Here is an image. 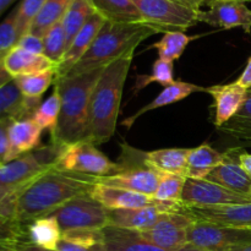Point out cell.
<instances>
[{
	"instance_id": "74e56055",
	"label": "cell",
	"mask_w": 251,
	"mask_h": 251,
	"mask_svg": "<svg viewBox=\"0 0 251 251\" xmlns=\"http://www.w3.org/2000/svg\"><path fill=\"white\" fill-rule=\"evenodd\" d=\"M17 5L7 14V16L0 22V55L6 54L16 47L19 42V29H17Z\"/></svg>"
},
{
	"instance_id": "d590c367",
	"label": "cell",
	"mask_w": 251,
	"mask_h": 251,
	"mask_svg": "<svg viewBox=\"0 0 251 251\" xmlns=\"http://www.w3.org/2000/svg\"><path fill=\"white\" fill-rule=\"evenodd\" d=\"M43 55H46L55 65H58L66 51L65 32H64L61 22L56 24L47 32L46 36L43 37Z\"/></svg>"
},
{
	"instance_id": "603a6c76",
	"label": "cell",
	"mask_w": 251,
	"mask_h": 251,
	"mask_svg": "<svg viewBox=\"0 0 251 251\" xmlns=\"http://www.w3.org/2000/svg\"><path fill=\"white\" fill-rule=\"evenodd\" d=\"M195 92H205V87L194 85V83L184 82V81L180 80L174 81L171 85L166 86V87L162 90V92L159 93L152 102L144 105L141 109L137 110V112L135 113V114H132L131 117L123 120L122 124L124 125V126H126L127 129H130L141 115L146 114V113L151 112V110L158 109V108L174 104V103L179 102V100H185V98H188L189 96L193 95V93Z\"/></svg>"
},
{
	"instance_id": "c3c4849f",
	"label": "cell",
	"mask_w": 251,
	"mask_h": 251,
	"mask_svg": "<svg viewBox=\"0 0 251 251\" xmlns=\"http://www.w3.org/2000/svg\"><path fill=\"white\" fill-rule=\"evenodd\" d=\"M14 80L4 66V59H0V90Z\"/></svg>"
},
{
	"instance_id": "e0dca14e",
	"label": "cell",
	"mask_w": 251,
	"mask_h": 251,
	"mask_svg": "<svg viewBox=\"0 0 251 251\" xmlns=\"http://www.w3.org/2000/svg\"><path fill=\"white\" fill-rule=\"evenodd\" d=\"M205 92L212 96L215 102V126L221 127L234 118L244 104L248 97V90L239 83H227L205 87Z\"/></svg>"
},
{
	"instance_id": "cb8c5ba5",
	"label": "cell",
	"mask_w": 251,
	"mask_h": 251,
	"mask_svg": "<svg viewBox=\"0 0 251 251\" xmlns=\"http://www.w3.org/2000/svg\"><path fill=\"white\" fill-rule=\"evenodd\" d=\"M4 66L12 78L56 69V65L43 54H33L14 47L4 58Z\"/></svg>"
},
{
	"instance_id": "e575fe53",
	"label": "cell",
	"mask_w": 251,
	"mask_h": 251,
	"mask_svg": "<svg viewBox=\"0 0 251 251\" xmlns=\"http://www.w3.org/2000/svg\"><path fill=\"white\" fill-rule=\"evenodd\" d=\"M186 179L188 178L181 176L162 174L153 198L158 201L167 202H181V195Z\"/></svg>"
},
{
	"instance_id": "4316f807",
	"label": "cell",
	"mask_w": 251,
	"mask_h": 251,
	"mask_svg": "<svg viewBox=\"0 0 251 251\" xmlns=\"http://www.w3.org/2000/svg\"><path fill=\"white\" fill-rule=\"evenodd\" d=\"M26 227L27 242L43 249L56 250V247L61 240L63 232L54 216L38 218Z\"/></svg>"
},
{
	"instance_id": "7a4b0ae2",
	"label": "cell",
	"mask_w": 251,
	"mask_h": 251,
	"mask_svg": "<svg viewBox=\"0 0 251 251\" xmlns=\"http://www.w3.org/2000/svg\"><path fill=\"white\" fill-rule=\"evenodd\" d=\"M104 68L55 78L54 85L60 93L61 107L55 132L50 136L51 144L64 147L88 139L91 95Z\"/></svg>"
},
{
	"instance_id": "680465c9",
	"label": "cell",
	"mask_w": 251,
	"mask_h": 251,
	"mask_svg": "<svg viewBox=\"0 0 251 251\" xmlns=\"http://www.w3.org/2000/svg\"><path fill=\"white\" fill-rule=\"evenodd\" d=\"M0 167H1V164H0Z\"/></svg>"
},
{
	"instance_id": "681fc988",
	"label": "cell",
	"mask_w": 251,
	"mask_h": 251,
	"mask_svg": "<svg viewBox=\"0 0 251 251\" xmlns=\"http://www.w3.org/2000/svg\"><path fill=\"white\" fill-rule=\"evenodd\" d=\"M174 1L179 2V4L184 5L191 10H195V11H201V6L203 5L202 0H174Z\"/></svg>"
},
{
	"instance_id": "8992f818",
	"label": "cell",
	"mask_w": 251,
	"mask_h": 251,
	"mask_svg": "<svg viewBox=\"0 0 251 251\" xmlns=\"http://www.w3.org/2000/svg\"><path fill=\"white\" fill-rule=\"evenodd\" d=\"M118 163L122 166L120 172L113 176H96L97 183L144 195H154L162 173L145 164L144 152L123 145V154Z\"/></svg>"
},
{
	"instance_id": "ac0fdd59",
	"label": "cell",
	"mask_w": 251,
	"mask_h": 251,
	"mask_svg": "<svg viewBox=\"0 0 251 251\" xmlns=\"http://www.w3.org/2000/svg\"><path fill=\"white\" fill-rule=\"evenodd\" d=\"M91 196L102 203L107 210H129V208L157 206L163 202L156 200L153 196L144 195L125 189L113 188L100 183L96 184Z\"/></svg>"
},
{
	"instance_id": "ffe728a7",
	"label": "cell",
	"mask_w": 251,
	"mask_h": 251,
	"mask_svg": "<svg viewBox=\"0 0 251 251\" xmlns=\"http://www.w3.org/2000/svg\"><path fill=\"white\" fill-rule=\"evenodd\" d=\"M42 131V127L32 118L12 122L9 129L10 149L7 162L39 149Z\"/></svg>"
},
{
	"instance_id": "836d02e7",
	"label": "cell",
	"mask_w": 251,
	"mask_h": 251,
	"mask_svg": "<svg viewBox=\"0 0 251 251\" xmlns=\"http://www.w3.org/2000/svg\"><path fill=\"white\" fill-rule=\"evenodd\" d=\"M60 93H59L58 87L54 85V90L51 95L39 104V107L37 108L33 117H32V119L42 127V130H49L50 136L55 132L59 114H60Z\"/></svg>"
},
{
	"instance_id": "d6a6232c",
	"label": "cell",
	"mask_w": 251,
	"mask_h": 251,
	"mask_svg": "<svg viewBox=\"0 0 251 251\" xmlns=\"http://www.w3.org/2000/svg\"><path fill=\"white\" fill-rule=\"evenodd\" d=\"M174 68L173 61L157 59L153 63L150 74H137L135 77V85L132 87L134 95L146 88L151 83H159L163 87L174 82Z\"/></svg>"
},
{
	"instance_id": "44dd1931",
	"label": "cell",
	"mask_w": 251,
	"mask_h": 251,
	"mask_svg": "<svg viewBox=\"0 0 251 251\" xmlns=\"http://www.w3.org/2000/svg\"><path fill=\"white\" fill-rule=\"evenodd\" d=\"M186 208L198 221L251 229V203L213 208Z\"/></svg>"
},
{
	"instance_id": "277c9868",
	"label": "cell",
	"mask_w": 251,
	"mask_h": 251,
	"mask_svg": "<svg viewBox=\"0 0 251 251\" xmlns=\"http://www.w3.org/2000/svg\"><path fill=\"white\" fill-rule=\"evenodd\" d=\"M161 32L159 28L144 21H105L87 53L69 71L66 76H77L95 69L104 68L120 56L135 51V49L145 39Z\"/></svg>"
},
{
	"instance_id": "4fadbf2b",
	"label": "cell",
	"mask_w": 251,
	"mask_h": 251,
	"mask_svg": "<svg viewBox=\"0 0 251 251\" xmlns=\"http://www.w3.org/2000/svg\"><path fill=\"white\" fill-rule=\"evenodd\" d=\"M185 208L183 202H167L147 207L129 208V210H108V226L122 229L145 232L161 221L166 213L180 212Z\"/></svg>"
},
{
	"instance_id": "ee69618b",
	"label": "cell",
	"mask_w": 251,
	"mask_h": 251,
	"mask_svg": "<svg viewBox=\"0 0 251 251\" xmlns=\"http://www.w3.org/2000/svg\"><path fill=\"white\" fill-rule=\"evenodd\" d=\"M237 82L239 83L242 87L247 88V90L251 88V56L249 58V60H248V64L247 66H245L244 71H243L242 75H240L239 78L237 80Z\"/></svg>"
},
{
	"instance_id": "2e32d148",
	"label": "cell",
	"mask_w": 251,
	"mask_h": 251,
	"mask_svg": "<svg viewBox=\"0 0 251 251\" xmlns=\"http://www.w3.org/2000/svg\"><path fill=\"white\" fill-rule=\"evenodd\" d=\"M105 21L107 20L98 12H95L88 19L85 26L80 29V32L76 34L74 41L69 46V48L66 49L60 63L56 65V78H61L68 75L69 71L87 53Z\"/></svg>"
},
{
	"instance_id": "db71d44e",
	"label": "cell",
	"mask_w": 251,
	"mask_h": 251,
	"mask_svg": "<svg viewBox=\"0 0 251 251\" xmlns=\"http://www.w3.org/2000/svg\"><path fill=\"white\" fill-rule=\"evenodd\" d=\"M0 251H15V245H11V247H0Z\"/></svg>"
},
{
	"instance_id": "4dcf8cb0",
	"label": "cell",
	"mask_w": 251,
	"mask_h": 251,
	"mask_svg": "<svg viewBox=\"0 0 251 251\" xmlns=\"http://www.w3.org/2000/svg\"><path fill=\"white\" fill-rule=\"evenodd\" d=\"M199 37L200 36H188L185 32L169 31L166 32L163 37L158 42L152 44L150 48L157 49L159 59L174 61L180 58L181 54L185 51L186 47L190 44V42L199 38Z\"/></svg>"
},
{
	"instance_id": "bcb514c9",
	"label": "cell",
	"mask_w": 251,
	"mask_h": 251,
	"mask_svg": "<svg viewBox=\"0 0 251 251\" xmlns=\"http://www.w3.org/2000/svg\"><path fill=\"white\" fill-rule=\"evenodd\" d=\"M239 162L251 178V153L247 151H243V150H239Z\"/></svg>"
},
{
	"instance_id": "7402d4cb",
	"label": "cell",
	"mask_w": 251,
	"mask_h": 251,
	"mask_svg": "<svg viewBox=\"0 0 251 251\" xmlns=\"http://www.w3.org/2000/svg\"><path fill=\"white\" fill-rule=\"evenodd\" d=\"M41 104V100L24 97L12 80L0 90V120L31 119Z\"/></svg>"
},
{
	"instance_id": "9a60e30c",
	"label": "cell",
	"mask_w": 251,
	"mask_h": 251,
	"mask_svg": "<svg viewBox=\"0 0 251 251\" xmlns=\"http://www.w3.org/2000/svg\"><path fill=\"white\" fill-rule=\"evenodd\" d=\"M206 180L251 199V178L240 164L239 149L226 151L223 162L206 176Z\"/></svg>"
},
{
	"instance_id": "d6986e66",
	"label": "cell",
	"mask_w": 251,
	"mask_h": 251,
	"mask_svg": "<svg viewBox=\"0 0 251 251\" xmlns=\"http://www.w3.org/2000/svg\"><path fill=\"white\" fill-rule=\"evenodd\" d=\"M103 234L107 251H205L190 244L178 250L162 249L144 239L139 232L122 229L112 226L103 228Z\"/></svg>"
},
{
	"instance_id": "d4e9b609",
	"label": "cell",
	"mask_w": 251,
	"mask_h": 251,
	"mask_svg": "<svg viewBox=\"0 0 251 251\" xmlns=\"http://www.w3.org/2000/svg\"><path fill=\"white\" fill-rule=\"evenodd\" d=\"M190 149H162L144 152V161L162 174H174L186 178L188 156Z\"/></svg>"
},
{
	"instance_id": "7bdbcfd3",
	"label": "cell",
	"mask_w": 251,
	"mask_h": 251,
	"mask_svg": "<svg viewBox=\"0 0 251 251\" xmlns=\"http://www.w3.org/2000/svg\"><path fill=\"white\" fill-rule=\"evenodd\" d=\"M15 194L0 190V216L15 218Z\"/></svg>"
},
{
	"instance_id": "816d5d0a",
	"label": "cell",
	"mask_w": 251,
	"mask_h": 251,
	"mask_svg": "<svg viewBox=\"0 0 251 251\" xmlns=\"http://www.w3.org/2000/svg\"><path fill=\"white\" fill-rule=\"evenodd\" d=\"M226 251H251V243L250 244H243V245H235V247L228 248Z\"/></svg>"
},
{
	"instance_id": "11a10c76",
	"label": "cell",
	"mask_w": 251,
	"mask_h": 251,
	"mask_svg": "<svg viewBox=\"0 0 251 251\" xmlns=\"http://www.w3.org/2000/svg\"><path fill=\"white\" fill-rule=\"evenodd\" d=\"M240 1H243V2H247V1H251V0H240Z\"/></svg>"
},
{
	"instance_id": "8d00e7d4",
	"label": "cell",
	"mask_w": 251,
	"mask_h": 251,
	"mask_svg": "<svg viewBox=\"0 0 251 251\" xmlns=\"http://www.w3.org/2000/svg\"><path fill=\"white\" fill-rule=\"evenodd\" d=\"M27 240V227L15 218L0 216V247H11Z\"/></svg>"
},
{
	"instance_id": "f1b7e54d",
	"label": "cell",
	"mask_w": 251,
	"mask_h": 251,
	"mask_svg": "<svg viewBox=\"0 0 251 251\" xmlns=\"http://www.w3.org/2000/svg\"><path fill=\"white\" fill-rule=\"evenodd\" d=\"M95 11L110 22H142L132 0H91Z\"/></svg>"
},
{
	"instance_id": "9f6ffc18",
	"label": "cell",
	"mask_w": 251,
	"mask_h": 251,
	"mask_svg": "<svg viewBox=\"0 0 251 251\" xmlns=\"http://www.w3.org/2000/svg\"><path fill=\"white\" fill-rule=\"evenodd\" d=\"M4 58H5L4 55H0V59H4Z\"/></svg>"
},
{
	"instance_id": "484cf974",
	"label": "cell",
	"mask_w": 251,
	"mask_h": 251,
	"mask_svg": "<svg viewBox=\"0 0 251 251\" xmlns=\"http://www.w3.org/2000/svg\"><path fill=\"white\" fill-rule=\"evenodd\" d=\"M225 159V152H218L208 144L190 149L188 156V179H206V176L220 166Z\"/></svg>"
},
{
	"instance_id": "b9f144b4",
	"label": "cell",
	"mask_w": 251,
	"mask_h": 251,
	"mask_svg": "<svg viewBox=\"0 0 251 251\" xmlns=\"http://www.w3.org/2000/svg\"><path fill=\"white\" fill-rule=\"evenodd\" d=\"M16 47L33 54H43L44 51L43 38H39V37L31 33L24 34V36L19 39Z\"/></svg>"
},
{
	"instance_id": "f35d334b",
	"label": "cell",
	"mask_w": 251,
	"mask_h": 251,
	"mask_svg": "<svg viewBox=\"0 0 251 251\" xmlns=\"http://www.w3.org/2000/svg\"><path fill=\"white\" fill-rule=\"evenodd\" d=\"M46 0H21L17 5V29L21 38L24 34L28 33L29 27L34 21L38 12L41 11Z\"/></svg>"
},
{
	"instance_id": "30bf717a",
	"label": "cell",
	"mask_w": 251,
	"mask_h": 251,
	"mask_svg": "<svg viewBox=\"0 0 251 251\" xmlns=\"http://www.w3.org/2000/svg\"><path fill=\"white\" fill-rule=\"evenodd\" d=\"M250 243L251 229L198 220L188 229V244L205 251H226L230 247Z\"/></svg>"
},
{
	"instance_id": "52a82bcc",
	"label": "cell",
	"mask_w": 251,
	"mask_h": 251,
	"mask_svg": "<svg viewBox=\"0 0 251 251\" xmlns=\"http://www.w3.org/2000/svg\"><path fill=\"white\" fill-rule=\"evenodd\" d=\"M55 168L87 176H104L120 172L122 166L110 161L98 150L95 142L86 139L64 146L56 159Z\"/></svg>"
},
{
	"instance_id": "ba28073f",
	"label": "cell",
	"mask_w": 251,
	"mask_h": 251,
	"mask_svg": "<svg viewBox=\"0 0 251 251\" xmlns=\"http://www.w3.org/2000/svg\"><path fill=\"white\" fill-rule=\"evenodd\" d=\"M142 21L162 32H185L199 22V12L174 0H132Z\"/></svg>"
},
{
	"instance_id": "ab89813d",
	"label": "cell",
	"mask_w": 251,
	"mask_h": 251,
	"mask_svg": "<svg viewBox=\"0 0 251 251\" xmlns=\"http://www.w3.org/2000/svg\"><path fill=\"white\" fill-rule=\"evenodd\" d=\"M220 131L226 134L227 136L237 140L240 145L245 147H251V120L244 118L234 117L218 127Z\"/></svg>"
},
{
	"instance_id": "1f68e13d",
	"label": "cell",
	"mask_w": 251,
	"mask_h": 251,
	"mask_svg": "<svg viewBox=\"0 0 251 251\" xmlns=\"http://www.w3.org/2000/svg\"><path fill=\"white\" fill-rule=\"evenodd\" d=\"M55 78L56 69H50L42 73L19 76V77H15L14 81L24 97L41 100L42 96L50 87L51 83L55 82Z\"/></svg>"
},
{
	"instance_id": "f6af8a7d",
	"label": "cell",
	"mask_w": 251,
	"mask_h": 251,
	"mask_svg": "<svg viewBox=\"0 0 251 251\" xmlns=\"http://www.w3.org/2000/svg\"><path fill=\"white\" fill-rule=\"evenodd\" d=\"M235 117L251 120V93H248V97L245 100L244 104L242 105V108H240V110L238 112V114Z\"/></svg>"
},
{
	"instance_id": "3957f363",
	"label": "cell",
	"mask_w": 251,
	"mask_h": 251,
	"mask_svg": "<svg viewBox=\"0 0 251 251\" xmlns=\"http://www.w3.org/2000/svg\"><path fill=\"white\" fill-rule=\"evenodd\" d=\"M134 53H127L108 64L91 95L88 140L97 146L109 141L115 134L122 103Z\"/></svg>"
},
{
	"instance_id": "8fae6325",
	"label": "cell",
	"mask_w": 251,
	"mask_h": 251,
	"mask_svg": "<svg viewBox=\"0 0 251 251\" xmlns=\"http://www.w3.org/2000/svg\"><path fill=\"white\" fill-rule=\"evenodd\" d=\"M181 202L189 208H213L247 205L251 203V199L206 179H186Z\"/></svg>"
},
{
	"instance_id": "5bb4252c",
	"label": "cell",
	"mask_w": 251,
	"mask_h": 251,
	"mask_svg": "<svg viewBox=\"0 0 251 251\" xmlns=\"http://www.w3.org/2000/svg\"><path fill=\"white\" fill-rule=\"evenodd\" d=\"M199 22L223 29L240 27L245 33H251V10L239 0L218 1L210 5L208 10L199 12Z\"/></svg>"
},
{
	"instance_id": "7c38bea8",
	"label": "cell",
	"mask_w": 251,
	"mask_h": 251,
	"mask_svg": "<svg viewBox=\"0 0 251 251\" xmlns=\"http://www.w3.org/2000/svg\"><path fill=\"white\" fill-rule=\"evenodd\" d=\"M195 218L188 208L180 212H168L156 226L139 232L144 239L166 250H178L188 245V229Z\"/></svg>"
},
{
	"instance_id": "6da1fadb",
	"label": "cell",
	"mask_w": 251,
	"mask_h": 251,
	"mask_svg": "<svg viewBox=\"0 0 251 251\" xmlns=\"http://www.w3.org/2000/svg\"><path fill=\"white\" fill-rule=\"evenodd\" d=\"M96 176L51 168L15 194V220L31 223L50 216L68 201L91 195Z\"/></svg>"
},
{
	"instance_id": "f907efd6",
	"label": "cell",
	"mask_w": 251,
	"mask_h": 251,
	"mask_svg": "<svg viewBox=\"0 0 251 251\" xmlns=\"http://www.w3.org/2000/svg\"><path fill=\"white\" fill-rule=\"evenodd\" d=\"M16 1L17 0H0V17H1V15Z\"/></svg>"
},
{
	"instance_id": "7dc6e473",
	"label": "cell",
	"mask_w": 251,
	"mask_h": 251,
	"mask_svg": "<svg viewBox=\"0 0 251 251\" xmlns=\"http://www.w3.org/2000/svg\"><path fill=\"white\" fill-rule=\"evenodd\" d=\"M15 251H58V250H48L43 249V248H39L37 245L31 244L29 242L25 240V242L19 243V244L15 245Z\"/></svg>"
},
{
	"instance_id": "f546056e",
	"label": "cell",
	"mask_w": 251,
	"mask_h": 251,
	"mask_svg": "<svg viewBox=\"0 0 251 251\" xmlns=\"http://www.w3.org/2000/svg\"><path fill=\"white\" fill-rule=\"evenodd\" d=\"M95 12V7H93L91 0H73L63 21H61L64 32H65L66 49L69 48L76 34L80 32V29L85 26L86 22Z\"/></svg>"
},
{
	"instance_id": "6f0895ef",
	"label": "cell",
	"mask_w": 251,
	"mask_h": 251,
	"mask_svg": "<svg viewBox=\"0 0 251 251\" xmlns=\"http://www.w3.org/2000/svg\"><path fill=\"white\" fill-rule=\"evenodd\" d=\"M248 93H251V88H249V90H248Z\"/></svg>"
},
{
	"instance_id": "60d3db41",
	"label": "cell",
	"mask_w": 251,
	"mask_h": 251,
	"mask_svg": "<svg viewBox=\"0 0 251 251\" xmlns=\"http://www.w3.org/2000/svg\"><path fill=\"white\" fill-rule=\"evenodd\" d=\"M15 120L11 119H1L0 120V164L7 163V157H9V129L10 125Z\"/></svg>"
},
{
	"instance_id": "f5cc1de1",
	"label": "cell",
	"mask_w": 251,
	"mask_h": 251,
	"mask_svg": "<svg viewBox=\"0 0 251 251\" xmlns=\"http://www.w3.org/2000/svg\"><path fill=\"white\" fill-rule=\"evenodd\" d=\"M203 1V5H207V6H210V5L215 4V2H218V1H228V0H202ZM240 1V0H239Z\"/></svg>"
},
{
	"instance_id": "9c48e42d",
	"label": "cell",
	"mask_w": 251,
	"mask_h": 251,
	"mask_svg": "<svg viewBox=\"0 0 251 251\" xmlns=\"http://www.w3.org/2000/svg\"><path fill=\"white\" fill-rule=\"evenodd\" d=\"M61 232L71 229H103L108 226V210L91 195H82L54 211Z\"/></svg>"
},
{
	"instance_id": "83f0119b",
	"label": "cell",
	"mask_w": 251,
	"mask_h": 251,
	"mask_svg": "<svg viewBox=\"0 0 251 251\" xmlns=\"http://www.w3.org/2000/svg\"><path fill=\"white\" fill-rule=\"evenodd\" d=\"M73 0H46L41 11L29 27L28 33L43 38L47 32L63 21Z\"/></svg>"
},
{
	"instance_id": "5b68a950",
	"label": "cell",
	"mask_w": 251,
	"mask_h": 251,
	"mask_svg": "<svg viewBox=\"0 0 251 251\" xmlns=\"http://www.w3.org/2000/svg\"><path fill=\"white\" fill-rule=\"evenodd\" d=\"M63 147L50 144L15 158L0 167V190L15 194L46 172L55 168Z\"/></svg>"
}]
</instances>
